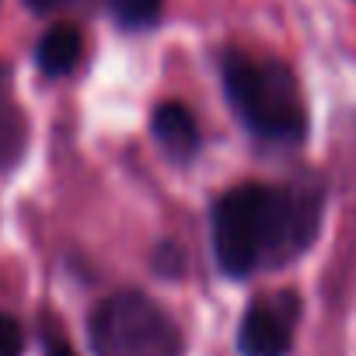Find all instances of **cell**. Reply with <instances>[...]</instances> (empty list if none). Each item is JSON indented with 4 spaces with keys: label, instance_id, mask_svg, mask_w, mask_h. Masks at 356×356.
I'll use <instances>...</instances> for the list:
<instances>
[{
    "label": "cell",
    "instance_id": "cell-4",
    "mask_svg": "<svg viewBox=\"0 0 356 356\" xmlns=\"http://www.w3.org/2000/svg\"><path fill=\"white\" fill-rule=\"evenodd\" d=\"M300 321V297L293 290L262 293L241 318L238 349L241 356H286Z\"/></svg>",
    "mask_w": 356,
    "mask_h": 356
},
{
    "label": "cell",
    "instance_id": "cell-5",
    "mask_svg": "<svg viewBox=\"0 0 356 356\" xmlns=\"http://www.w3.org/2000/svg\"><path fill=\"white\" fill-rule=\"evenodd\" d=\"M150 126H154V136H157L161 150L171 161H189L200 150V126H196V119L186 105H178V102L157 105Z\"/></svg>",
    "mask_w": 356,
    "mask_h": 356
},
{
    "label": "cell",
    "instance_id": "cell-9",
    "mask_svg": "<svg viewBox=\"0 0 356 356\" xmlns=\"http://www.w3.org/2000/svg\"><path fill=\"white\" fill-rule=\"evenodd\" d=\"M42 356H77L70 339L63 335L60 321H53V318H42Z\"/></svg>",
    "mask_w": 356,
    "mask_h": 356
},
{
    "label": "cell",
    "instance_id": "cell-1",
    "mask_svg": "<svg viewBox=\"0 0 356 356\" xmlns=\"http://www.w3.org/2000/svg\"><path fill=\"white\" fill-rule=\"evenodd\" d=\"M325 213V186L300 175L283 186H234L213 203V252L227 276L280 269L304 255Z\"/></svg>",
    "mask_w": 356,
    "mask_h": 356
},
{
    "label": "cell",
    "instance_id": "cell-10",
    "mask_svg": "<svg viewBox=\"0 0 356 356\" xmlns=\"http://www.w3.org/2000/svg\"><path fill=\"white\" fill-rule=\"evenodd\" d=\"M25 349V332L15 318L0 314V356H22Z\"/></svg>",
    "mask_w": 356,
    "mask_h": 356
},
{
    "label": "cell",
    "instance_id": "cell-3",
    "mask_svg": "<svg viewBox=\"0 0 356 356\" xmlns=\"http://www.w3.org/2000/svg\"><path fill=\"white\" fill-rule=\"evenodd\" d=\"M95 356H182V332L147 293L122 290L91 314Z\"/></svg>",
    "mask_w": 356,
    "mask_h": 356
},
{
    "label": "cell",
    "instance_id": "cell-2",
    "mask_svg": "<svg viewBox=\"0 0 356 356\" xmlns=\"http://www.w3.org/2000/svg\"><path fill=\"white\" fill-rule=\"evenodd\" d=\"M224 91L238 119L273 143H300L307 133V105L293 70L283 60L227 53Z\"/></svg>",
    "mask_w": 356,
    "mask_h": 356
},
{
    "label": "cell",
    "instance_id": "cell-7",
    "mask_svg": "<svg viewBox=\"0 0 356 356\" xmlns=\"http://www.w3.org/2000/svg\"><path fill=\"white\" fill-rule=\"evenodd\" d=\"M35 56H39L42 74H53V77L70 74V70L77 67V60H81V35H77V29H70V25L49 29V32L42 35Z\"/></svg>",
    "mask_w": 356,
    "mask_h": 356
},
{
    "label": "cell",
    "instance_id": "cell-6",
    "mask_svg": "<svg viewBox=\"0 0 356 356\" xmlns=\"http://www.w3.org/2000/svg\"><path fill=\"white\" fill-rule=\"evenodd\" d=\"M25 112L15 102L11 91V74L0 67V171H8L18 164V157L25 154Z\"/></svg>",
    "mask_w": 356,
    "mask_h": 356
},
{
    "label": "cell",
    "instance_id": "cell-8",
    "mask_svg": "<svg viewBox=\"0 0 356 356\" xmlns=\"http://www.w3.org/2000/svg\"><path fill=\"white\" fill-rule=\"evenodd\" d=\"M164 0H108V11L122 29H147L161 18Z\"/></svg>",
    "mask_w": 356,
    "mask_h": 356
},
{
    "label": "cell",
    "instance_id": "cell-11",
    "mask_svg": "<svg viewBox=\"0 0 356 356\" xmlns=\"http://www.w3.org/2000/svg\"><path fill=\"white\" fill-rule=\"evenodd\" d=\"M25 4H29L35 15H49V11H60V8L74 4V0H25Z\"/></svg>",
    "mask_w": 356,
    "mask_h": 356
}]
</instances>
